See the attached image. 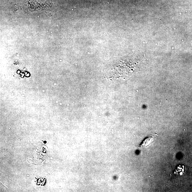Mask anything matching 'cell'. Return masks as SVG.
Returning a JSON list of instances; mask_svg holds the SVG:
<instances>
[{"mask_svg":"<svg viewBox=\"0 0 192 192\" xmlns=\"http://www.w3.org/2000/svg\"><path fill=\"white\" fill-rule=\"evenodd\" d=\"M154 137L152 136H150L147 137V138L145 139L142 142L140 145V147L141 148H145L148 146L150 144V143L153 141Z\"/></svg>","mask_w":192,"mask_h":192,"instance_id":"cell-1","label":"cell"}]
</instances>
